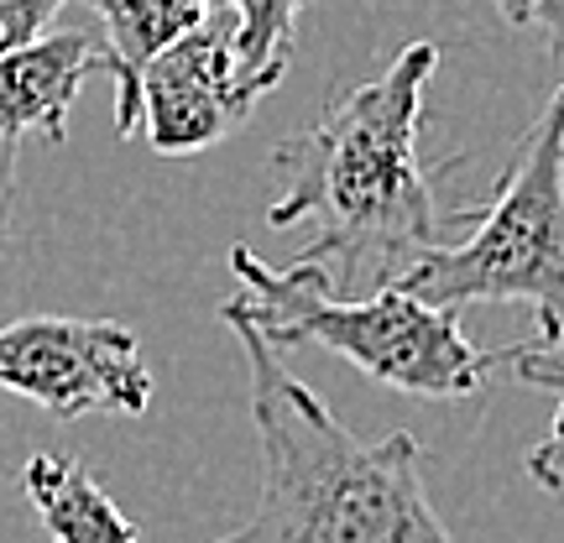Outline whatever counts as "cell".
Masks as SVG:
<instances>
[{
  "label": "cell",
  "instance_id": "1",
  "mask_svg": "<svg viewBox=\"0 0 564 543\" xmlns=\"http://www.w3.org/2000/svg\"><path fill=\"white\" fill-rule=\"evenodd\" d=\"M440 68L434 42H408L377 79L324 110L288 146H278L282 194L267 220L314 225V241L299 251L303 267H319L329 293H366L403 282L413 267L440 251L444 230L476 220V209H444L434 173L419 158L423 89Z\"/></svg>",
  "mask_w": 564,
  "mask_h": 543
},
{
  "label": "cell",
  "instance_id": "2",
  "mask_svg": "<svg viewBox=\"0 0 564 543\" xmlns=\"http://www.w3.org/2000/svg\"><path fill=\"white\" fill-rule=\"evenodd\" d=\"M251 377V423L262 449L257 512L215 543H455L423 486L413 434L356 439L314 387L220 303Z\"/></svg>",
  "mask_w": 564,
  "mask_h": 543
},
{
  "label": "cell",
  "instance_id": "3",
  "mask_svg": "<svg viewBox=\"0 0 564 543\" xmlns=\"http://www.w3.org/2000/svg\"><path fill=\"white\" fill-rule=\"evenodd\" d=\"M230 272L241 282L230 314H241L272 350H335L371 382L408 398H470L502 366L497 350L465 340L460 314L413 298L403 282L371 287L361 298H335L319 267H267L251 246H230Z\"/></svg>",
  "mask_w": 564,
  "mask_h": 543
},
{
  "label": "cell",
  "instance_id": "4",
  "mask_svg": "<svg viewBox=\"0 0 564 543\" xmlns=\"http://www.w3.org/2000/svg\"><path fill=\"white\" fill-rule=\"evenodd\" d=\"M434 308L523 303L533 345L564 340V84L549 95L491 204L476 209L470 241L429 251L403 278Z\"/></svg>",
  "mask_w": 564,
  "mask_h": 543
},
{
  "label": "cell",
  "instance_id": "5",
  "mask_svg": "<svg viewBox=\"0 0 564 543\" xmlns=\"http://www.w3.org/2000/svg\"><path fill=\"white\" fill-rule=\"evenodd\" d=\"M0 392H17L63 423L84 413L137 419L152 403V371L126 324L32 314L0 324Z\"/></svg>",
  "mask_w": 564,
  "mask_h": 543
},
{
  "label": "cell",
  "instance_id": "6",
  "mask_svg": "<svg viewBox=\"0 0 564 543\" xmlns=\"http://www.w3.org/2000/svg\"><path fill=\"white\" fill-rule=\"evenodd\" d=\"M251 110L257 105L241 89L230 21L220 11H209L188 37L158 53L137 79V126H147V141L162 158H194L215 146L251 121Z\"/></svg>",
  "mask_w": 564,
  "mask_h": 543
},
{
  "label": "cell",
  "instance_id": "7",
  "mask_svg": "<svg viewBox=\"0 0 564 543\" xmlns=\"http://www.w3.org/2000/svg\"><path fill=\"white\" fill-rule=\"evenodd\" d=\"M105 68V53L84 32H42L26 47L0 53V137L21 146L26 131H37L58 146L68 137V116L89 74Z\"/></svg>",
  "mask_w": 564,
  "mask_h": 543
},
{
  "label": "cell",
  "instance_id": "8",
  "mask_svg": "<svg viewBox=\"0 0 564 543\" xmlns=\"http://www.w3.org/2000/svg\"><path fill=\"white\" fill-rule=\"evenodd\" d=\"M105 21V68L116 74V131H137V79L141 68L167 53L178 37H188L204 17L209 0H84Z\"/></svg>",
  "mask_w": 564,
  "mask_h": 543
},
{
  "label": "cell",
  "instance_id": "9",
  "mask_svg": "<svg viewBox=\"0 0 564 543\" xmlns=\"http://www.w3.org/2000/svg\"><path fill=\"white\" fill-rule=\"evenodd\" d=\"M21 486L53 543H141L137 523L110 502V491L84 470L79 455H32Z\"/></svg>",
  "mask_w": 564,
  "mask_h": 543
},
{
  "label": "cell",
  "instance_id": "10",
  "mask_svg": "<svg viewBox=\"0 0 564 543\" xmlns=\"http://www.w3.org/2000/svg\"><path fill=\"white\" fill-rule=\"evenodd\" d=\"M308 6L314 0H209V11L230 21L236 74L251 105L267 89H278L282 74L293 68V37H299V17Z\"/></svg>",
  "mask_w": 564,
  "mask_h": 543
},
{
  "label": "cell",
  "instance_id": "11",
  "mask_svg": "<svg viewBox=\"0 0 564 543\" xmlns=\"http://www.w3.org/2000/svg\"><path fill=\"white\" fill-rule=\"evenodd\" d=\"M502 366L518 377L523 387H544L560 398L554 408V423H549V439L528 449V476L544 486V491H564V340L560 345H533V340H518L497 350Z\"/></svg>",
  "mask_w": 564,
  "mask_h": 543
},
{
  "label": "cell",
  "instance_id": "12",
  "mask_svg": "<svg viewBox=\"0 0 564 543\" xmlns=\"http://www.w3.org/2000/svg\"><path fill=\"white\" fill-rule=\"evenodd\" d=\"M63 0H0V53L26 47L47 32V21L58 17Z\"/></svg>",
  "mask_w": 564,
  "mask_h": 543
},
{
  "label": "cell",
  "instance_id": "13",
  "mask_svg": "<svg viewBox=\"0 0 564 543\" xmlns=\"http://www.w3.org/2000/svg\"><path fill=\"white\" fill-rule=\"evenodd\" d=\"M11 188H17V146L0 137V251L11 241Z\"/></svg>",
  "mask_w": 564,
  "mask_h": 543
},
{
  "label": "cell",
  "instance_id": "14",
  "mask_svg": "<svg viewBox=\"0 0 564 543\" xmlns=\"http://www.w3.org/2000/svg\"><path fill=\"white\" fill-rule=\"evenodd\" d=\"M533 21L549 32V53H554V58H564V0H544V11H539Z\"/></svg>",
  "mask_w": 564,
  "mask_h": 543
},
{
  "label": "cell",
  "instance_id": "15",
  "mask_svg": "<svg viewBox=\"0 0 564 543\" xmlns=\"http://www.w3.org/2000/svg\"><path fill=\"white\" fill-rule=\"evenodd\" d=\"M497 11H502L512 26H533V17L544 11V0H497Z\"/></svg>",
  "mask_w": 564,
  "mask_h": 543
}]
</instances>
